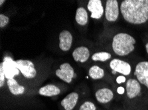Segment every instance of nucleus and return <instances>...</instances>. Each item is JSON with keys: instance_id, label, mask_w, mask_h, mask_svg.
<instances>
[{"instance_id": "1", "label": "nucleus", "mask_w": 148, "mask_h": 110, "mask_svg": "<svg viewBox=\"0 0 148 110\" xmlns=\"http://www.w3.org/2000/svg\"><path fill=\"white\" fill-rule=\"evenodd\" d=\"M120 9L125 21L130 24H142L148 21V0H124Z\"/></svg>"}, {"instance_id": "2", "label": "nucleus", "mask_w": 148, "mask_h": 110, "mask_svg": "<svg viewBox=\"0 0 148 110\" xmlns=\"http://www.w3.org/2000/svg\"><path fill=\"white\" fill-rule=\"evenodd\" d=\"M136 39L127 33H118L113 38L112 50L116 55L126 56L134 51Z\"/></svg>"}, {"instance_id": "3", "label": "nucleus", "mask_w": 148, "mask_h": 110, "mask_svg": "<svg viewBox=\"0 0 148 110\" xmlns=\"http://www.w3.org/2000/svg\"><path fill=\"white\" fill-rule=\"evenodd\" d=\"M16 61V66L19 71L21 72L24 77L27 78H33L37 75L35 65L30 60L18 59Z\"/></svg>"}, {"instance_id": "4", "label": "nucleus", "mask_w": 148, "mask_h": 110, "mask_svg": "<svg viewBox=\"0 0 148 110\" xmlns=\"http://www.w3.org/2000/svg\"><path fill=\"white\" fill-rule=\"evenodd\" d=\"M0 66L3 68V73L8 80L14 78L15 76L19 74V70L16 66V61L9 56H5L3 58V62L0 63Z\"/></svg>"}, {"instance_id": "5", "label": "nucleus", "mask_w": 148, "mask_h": 110, "mask_svg": "<svg viewBox=\"0 0 148 110\" xmlns=\"http://www.w3.org/2000/svg\"><path fill=\"white\" fill-rule=\"evenodd\" d=\"M120 7L116 0H108L105 7V17L108 21L115 22L118 19Z\"/></svg>"}, {"instance_id": "6", "label": "nucleus", "mask_w": 148, "mask_h": 110, "mask_svg": "<svg viewBox=\"0 0 148 110\" xmlns=\"http://www.w3.org/2000/svg\"><path fill=\"white\" fill-rule=\"evenodd\" d=\"M55 75L64 82L71 83L75 76V70L68 63H64L60 65L59 69L56 70Z\"/></svg>"}, {"instance_id": "7", "label": "nucleus", "mask_w": 148, "mask_h": 110, "mask_svg": "<svg viewBox=\"0 0 148 110\" xmlns=\"http://www.w3.org/2000/svg\"><path fill=\"white\" fill-rule=\"evenodd\" d=\"M134 75L139 82L148 88V61H141L136 65Z\"/></svg>"}, {"instance_id": "8", "label": "nucleus", "mask_w": 148, "mask_h": 110, "mask_svg": "<svg viewBox=\"0 0 148 110\" xmlns=\"http://www.w3.org/2000/svg\"><path fill=\"white\" fill-rule=\"evenodd\" d=\"M110 67L116 73L127 76L131 73V65L128 63L119 59H114L110 63Z\"/></svg>"}, {"instance_id": "9", "label": "nucleus", "mask_w": 148, "mask_h": 110, "mask_svg": "<svg viewBox=\"0 0 148 110\" xmlns=\"http://www.w3.org/2000/svg\"><path fill=\"white\" fill-rule=\"evenodd\" d=\"M87 8L91 12L90 17L92 19H99L104 14V9L100 0H90Z\"/></svg>"}, {"instance_id": "10", "label": "nucleus", "mask_w": 148, "mask_h": 110, "mask_svg": "<svg viewBox=\"0 0 148 110\" xmlns=\"http://www.w3.org/2000/svg\"><path fill=\"white\" fill-rule=\"evenodd\" d=\"M126 94L129 99H134L140 96L142 91L140 83L134 78H130L126 82Z\"/></svg>"}, {"instance_id": "11", "label": "nucleus", "mask_w": 148, "mask_h": 110, "mask_svg": "<svg viewBox=\"0 0 148 110\" xmlns=\"http://www.w3.org/2000/svg\"><path fill=\"white\" fill-rule=\"evenodd\" d=\"M73 38L69 30H64L59 34V48L63 51H68L73 44Z\"/></svg>"}, {"instance_id": "12", "label": "nucleus", "mask_w": 148, "mask_h": 110, "mask_svg": "<svg viewBox=\"0 0 148 110\" xmlns=\"http://www.w3.org/2000/svg\"><path fill=\"white\" fill-rule=\"evenodd\" d=\"M79 95L77 92H71L65 98H63L60 102V105L64 110H73L77 105Z\"/></svg>"}, {"instance_id": "13", "label": "nucleus", "mask_w": 148, "mask_h": 110, "mask_svg": "<svg viewBox=\"0 0 148 110\" xmlns=\"http://www.w3.org/2000/svg\"><path fill=\"white\" fill-rule=\"evenodd\" d=\"M95 97L98 102L100 104H107L114 98V93L110 89L103 88L98 90L95 93Z\"/></svg>"}, {"instance_id": "14", "label": "nucleus", "mask_w": 148, "mask_h": 110, "mask_svg": "<svg viewBox=\"0 0 148 110\" xmlns=\"http://www.w3.org/2000/svg\"><path fill=\"white\" fill-rule=\"evenodd\" d=\"M90 51L88 48L85 46L78 47L73 51V57L77 62L84 63L89 59Z\"/></svg>"}, {"instance_id": "15", "label": "nucleus", "mask_w": 148, "mask_h": 110, "mask_svg": "<svg viewBox=\"0 0 148 110\" xmlns=\"http://www.w3.org/2000/svg\"><path fill=\"white\" fill-rule=\"evenodd\" d=\"M39 94L41 96L53 97L60 94V89L54 84H47L39 90Z\"/></svg>"}, {"instance_id": "16", "label": "nucleus", "mask_w": 148, "mask_h": 110, "mask_svg": "<svg viewBox=\"0 0 148 110\" xmlns=\"http://www.w3.org/2000/svg\"><path fill=\"white\" fill-rule=\"evenodd\" d=\"M7 84H8L9 90L14 96L22 95V94L25 93V87L18 84V82L15 78L8 80Z\"/></svg>"}, {"instance_id": "17", "label": "nucleus", "mask_w": 148, "mask_h": 110, "mask_svg": "<svg viewBox=\"0 0 148 110\" xmlns=\"http://www.w3.org/2000/svg\"><path fill=\"white\" fill-rule=\"evenodd\" d=\"M75 20L80 26H84L88 23V16L87 11L84 8L78 7L76 11Z\"/></svg>"}, {"instance_id": "18", "label": "nucleus", "mask_w": 148, "mask_h": 110, "mask_svg": "<svg viewBox=\"0 0 148 110\" xmlns=\"http://www.w3.org/2000/svg\"><path fill=\"white\" fill-rule=\"evenodd\" d=\"M88 75L94 80L101 79L104 77V71L97 65H94L90 68Z\"/></svg>"}, {"instance_id": "19", "label": "nucleus", "mask_w": 148, "mask_h": 110, "mask_svg": "<svg viewBox=\"0 0 148 110\" xmlns=\"http://www.w3.org/2000/svg\"><path fill=\"white\" fill-rule=\"evenodd\" d=\"M112 57L110 53L106 52V51H100L94 53L92 56V59L95 61H106Z\"/></svg>"}, {"instance_id": "20", "label": "nucleus", "mask_w": 148, "mask_h": 110, "mask_svg": "<svg viewBox=\"0 0 148 110\" xmlns=\"http://www.w3.org/2000/svg\"><path fill=\"white\" fill-rule=\"evenodd\" d=\"M79 110H96V107L93 102L86 101L80 105Z\"/></svg>"}, {"instance_id": "21", "label": "nucleus", "mask_w": 148, "mask_h": 110, "mask_svg": "<svg viewBox=\"0 0 148 110\" xmlns=\"http://www.w3.org/2000/svg\"><path fill=\"white\" fill-rule=\"evenodd\" d=\"M9 22H10V18L8 16H6V15L3 14L0 15V27H5L8 24Z\"/></svg>"}, {"instance_id": "22", "label": "nucleus", "mask_w": 148, "mask_h": 110, "mask_svg": "<svg viewBox=\"0 0 148 110\" xmlns=\"http://www.w3.org/2000/svg\"><path fill=\"white\" fill-rule=\"evenodd\" d=\"M5 74L3 73V68L0 66V87L2 88L3 86L4 83H5Z\"/></svg>"}, {"instance_id": "23", "label": "nucleus", "mask_w": 148, "mask_h": 110, "mask_svg": "<svg viewBox=\"0 0 148 110\" xmlns=\"http://www.w3.org/2000/svg\"><path fill=\"white\" fill-rule=\"evenodd\" d=\"M126 80V78L124 76H119L116 78V82H117L118 84H121V83H124Z\"/></svg>"}, {"instance_id": "24", "label": "nucleus", "mask_w": 148, "mask_h": 110, "mask_svg": "<svg viewBox=\"0 0 148 110\" xmlns=\"http://www.w3.org/2000/svg\"><path fill=\"white\" fill-rule=\"evenodd\" d=\"M117 92L119 94H123L125 92V89L124 88H123L122 86H120L118 87V89H117Z\"/></svg>"}, {"instance_id": "25", "label": "nucleus", "mask_w": 148, "mask_h": 110, "mask_svg": "<svg viewBox=\"0 0 148 110\" xmlns=\"http://www.w3.org/2000/svg\"><path fill=\"white\" fill-rule=\"evenodd\" d=\"M145 50H146L147 53H148V42L146 44H145Z\"/></svg>"}, {"instance_id": "26", "label": "nucleus", "mask_w": 148, "mask_h": 110, "mask_svg": "<svg viewBox=\"0 0 148 110\" xmlns=\"http://www.w3.org/2000/svg\"><path fill=\"white\" fill-rule=\"evenodd\" d=\"M4 2H5V1H4V0H1V1H0V5H2V4H3Z\"/></svg>"}]
</instances>
